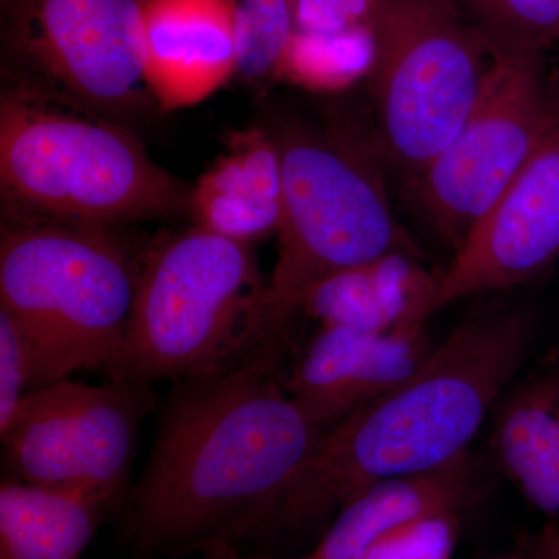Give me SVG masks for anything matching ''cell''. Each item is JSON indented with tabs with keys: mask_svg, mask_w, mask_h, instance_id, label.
Segmentation results:
<instances>
[{
	"mask_svg": "<svg viewBox=\"0 0 559 559\" xmlns=\"http://www.w3.org/2000/svg\"><path fill=\"white\" fill-rule=\"evenodd\" d=\"M283 345L180 381L131 492L128 539L146 554L234 546L283 528L286 499L323 433L278 384Z\"/></svg>",
	"mask_w": 559,
	"mask_h": 559,
	"instance_id": "1",
	"label": "cell"
},
{
	"mask_svg": "<svg viewBox=\"0 0 559 559\" xmlns=\"http://www.w3.org/2000/svg\"><path fill=\"white\" fill-rule=\"evenodd\" d=\"M532 341L528 311H474L409 378L323 430L290 488L283 527H305L377 481L429 473L468 454Z\"/></svg>",
	"mask_w": 559,
	"mask_h": 559,
	"instance_id": "2",
	"label": "cell"
},
{
	"mask_svg": "<svg viewBox=\"0 0 559 559\" xmlns=\"http://www.w3.org/2000/svg\"><path fill=\"white\" fill-rule=\"evenodd\" d=\"M3 223L110 230L189 210L190 190L116 121L43 92L3 84Z\"/></svg>",
	"mask_w": 559,
	"mask_h": 559,
	"instance_id": "3",
	"label": "cell"
},
{
	"mask_svg": "<svg viewBox=\"0 0 559 559\" xmlns=\"http://www.w3.org/2000/svg\"><path fill=\"white\" fill-rule=\"evenodd\" d=\"M285 178L278 250L260 308L263 345L283 344L322 280L393 252L419 255L390 205L377 135L355 124L272 132Z\"/></svg>",
	"mask_w": 559,
	"mask_h": 559,
	"instance_id": "4",
	"label": "cell"
},
{
	"mask_svg": "<svg viewBox=\"0 0 559 559\" xmlns=\"http://www.w3.org/2000/svg\"><path fill=\"white\" fill-rule=\"evenodd\" d=\"M264 285L252 245L200 226L154 242L138 263L134 301L110 378L186 381L263 347Z\"/></svg>",
	"mask_w": 559,
	"mask_h": 559,
	"instance_id": "5",
	"label": "cell"
},
{
	"mask_svg": "<svg viewBox=\"0 0 559 559\" xmlns=\"http://www.w3.org/2000/svg\"><path fill=\"white\" fill-rule=\"evenodd\" d=\"M138 264L110 230L3 223L0 311L31 349L33 389L119 362Z\"/></svg>",
	"mask_w": 559,
	"mask_h": 559,
	"instance_id": "6",
	"label": "cell"
},
{
	"mask_svg": "<svg viewBox=\"0 0 559 559\" xmlns=\"http://www.w3.org/2000/svg\"><path fill=\"white\" fill-rule=\"evenodd\" d=\"M373 44L374 135L414 179L468 119L495 57L457 0H377Z\"/></svg>",
	"mask_w": 559,
	"mask_h": 559,
	"instance_id": "7",
	"label": "cell"
},
{
	"mask_svg": "<svg viewBox=\"0 0 559 559\" xmlns=\"http://www.w3.org/2000/svg\"><path fill=\"white\" fill-rule=\"evenodd\" d=\"M7 81L98 116L154 102L143 75L142 0H5Z\"/></svg>",
	"mask_w": 559,
	"mask_h": 559,
	"instance_id": "8",
	"label": "cell"
},
{
	"mask_svg": "<svg viewBox=\"0 0 559 559\" xmlns=\"http://www.w3.org/2000/svg\"><path fill=\"white\" fill-rule=\"evenodd\" d=\"M476 105L414 182L418 207L457 252L538 146L559 100L546 55H492Z\"/></svg>",
	"mask_w": 559,
	"mask_h": 559,
	"instance_id": "9",
	"label": "cell"
},
{
	"mask_svg": "<svg viewBox=\"0 0 559 559\" xmlns=\"http://www.w3.org/2000/svg\"><path fill=\"white\" fill-rule=\"evenodd\" d=\"M146 385L61 380L28 390L2 436L14 479L108 503L127 481Z\"/></svg>",
	"mask_w": 559,
	"mask_h": 559,
	"instance_id": "10",
	"label": "cell"
},
{
	"mask_svg": "<svg viewBox=\"0 0 559 559\" xmlns=\"http://www.w3.org/2000/svg\"><path fill=\"white\" fill-rule=\"evenodd\" d=\"M559 260V103L524 167L437 275L430 318L448 305L520 286Z\"/></svg>",
	"mask_w": 559,
	"mask_h": 559,
	"instance_id": "11",
	"label": "cell"
},
{
	"mask_svg": "<svg viewBox=\"0 0 559 559\" xmlns=\"http://www.w3.org/2000/svg\"><path fill=\"white\" fill-rule=\"evenodd\" d=\"M430 352L425 330L378 334L322 326L290 374L288 392L325 430L409 378Z\"/></svg>",
	"mask_w": 559,
	"mask_h": 559,
	"instance_id": "12",
	"label": "cell"
},
{
	"mask_svg": "<svg viewBox=\"0 0 559 559\" xmlns=\"http://www.w3.org/2000/svg\"><path fill=\"white\" fill-rule=\"evenodd\" d=\"M143 75L164 110L198 105L237 73L234 0H142Z\"/></svg>",
	"mask_w": 559,
	"mask_h": 559,
	"instance_id": "13",
	"label": "cell"
},
{
	"mask_svg": "<svg viewBox=\"0 0 559 559\" xmlns=\"http://www.w3.org/2000/svg\"><path fill=\"white\" fill-rule=\"evenodd\" d=\"M285 204L282 156L272 132L252 128L227 148L190 190L194 226L248 242L277 234Z\"/></svg>",
	"mask_w": 559,
	"mask_h": 559,
	"instance_id": "14",
	"label": "cell"
},
{
	"mask_svg": "<svg viewBox=\"0 0 559 559\" xmlns=\"http://www.w3.org/2000/svg\"><path fill=\"white\" fill-rule=\"evenodd\" d=\"M437 275L419 255L393 252L322 280L307 294L301 314L322 326L366 333H412L425 330Z\"/></svg>",
	"mask_w": 559,
	"mask_h": 559,
	"instance_id": "15",
	"label": "cell"
},
{
	"mask_svg": "<svg viewBox=\"0 0 559 559\" xmlns=\"http://www.w3.org/2000/svg\"><path fill=\"white\" fill-rule=\"evenodd\" d=\"M468 454L443 468L377 481L341 507L314 557L360 559L390 530L437 514L457 516L474 498Z\"/></svg>",
	"mask_w": 559,
	"mask_h": 559,
	"instance_id": "16",
	"label": "cell"
},
{
	"mask_svg": "<svg viewBox=\"0 0 559 559\" xmlns=\"http://www.w3.org/2000/svg\"><path fill=\"white\" fill-rule=\"evenodd\" d=\"M492 436L502 473L535 509L559 516V369L521 382L500 406Z\"/></svg>",
	"mask_w": 559,
	"mask_h": 559,
	"instance_id": "17",
	"label": "cell"
},
{
	"mask_svg": "<svg viewBox=\"0 0 559 559\" xmlns=\"http://www.w3.org/2000/svg\"><path fill=\"white\" fill-rule=\"evenodd\" d=\"M106 502L73 489L7 479L0 487V559H81Z\"/></svg>",
	"mask_w": 559,
	"mask_h": 559,
	"instance_id": "18",
	"label": "cell"
},
{
	"mask_svg": "<svg viewBox=\"0 0 559 559\" xmlns=\"http://www.w3.org/2000/svg\"><path fill=\"white\" fill-rule=\"evenodd\" d=\"M373 32L323 36L294 33L278 76L319 91L342 90L373 64Z\"/></svg>",
	"mask_w": 559,
	"mask_h": 559,
	"instance_id": "19",
	"label": "cell"
},
{
	"mask_svg": "<svg viewBox=\"0 0 559 559\" xmlns=\"http://www.w3.org/2000/svg\"><path fill=\"white\" fill-rule=\"evenodd\" d=\"M492 55H547L559 47V0H457Z\"/></svg>",
	"mask_w": 559,
	"mask_h": 559,
	"instance_id": "20",
	"label": "cell"
},
{
	"mask_svg": "<svg viewBox=\"0 0 559 559\" xmlns=\"http://www.w3.org/2000/svg\"><path fill=\"white\" fill-rule=\"evenodd\" d=\"M237 73L249 81L278 76L296 33L297 0H234Z\"/></svg>",
	"mask_w": 559,
	"mask_h": 559,
	"instance_id": "21",
	"label": "cell"
},
{
	"mask_svg": "<svg viewBox=\"0 0 559 559\" xmlns=\"http://www.w3.org/2000/svg\"><path fill=\"white\" fill-rule=\"evenodd\" d=\"M457 516L437 514L390 530L370 544L360 559H451Z\"/></svg>",
	"mask_w": 559,
	"mask_h": 559,
	"instance_id": "22",
	"label": "cell"
},
{
	"mask_svg": "<svg viewBox=\"0 0 559 559\" xmlns=\"http://www.w3.org/2000/svg\"><path fill=\"white\" fill-rule=\"evenodd\" d=\"M33 384V362L21 330L7 312L0 311V432L16 414Z\"/></svg>",
	"mask_w": 559,
	"mask_h": 559,
	"instance_id": "23",
	"label": "cell"
},
{
	"mask_svg": "<svg viewBox=\"0 0 559 559\" xmlns=\"http://www.w3.org/2000/svg\"><path fill=\"white\" fill-rule=\"evenodd\" d=\"M377 0H297L296 32L345 35L373 32Z\"/></svg>",
	"mask_w": 559,
	"mask_h": 559,
	"instance_id": "24",
	"label": "cell"
},
{
	"mask_svg": "<svg viewBox=\"0 0 559 559\" xmlns=\"http://www.w3.org/2000/svg\"><path fill=\"white\" fill-rule=\"evenodd\" d=\"M530 555L535 559H559V516L547 520L533 540Z\"/></svg>",
	"mask_w": 559,
	"mask_h": 559,
	"instance_id": "25",
	"label": "cell"
},
{
	"mask_svg": "<svg viewBox=\"0 0 559 559\" xmlns=\"http://www.w3.org/2000/svg\"><path fill=\"white\" fill-rule=\"evenodd\" d=\"M205 559H242L240 554L235 550L234 546H227V544H223V546L212 547L207 551H204Z\"/></svg>",
	"mask_w": 559,
	"mask_h": 559,
	"instance_id": "26",
	"label": "cell"
},
{
	"mask_svg": "<svg viewBox=\"0 0 559 559\" xmlns=\"http://www.w3.org/2000/svg\"><path fill=\"white\" fill-rule=\"evenodd\" d=\"M500 559H528V555H525V551H518V554L509 555V557Z\"/></svg>",
	"mask_w": 559,
	"mask_h": 559,
	"instance_id": "27",
	"label": "cell"
},
{
	"mask_svg": "<svg viewBox=\"0 0 559 559\" xmlns=\"http://www.w3.org/2000/svg\"><path fill=\"white\" fill-rule=\"evenodd\" d=\"M253 559H286V558H267V557H263V558H253ZM293 559H319V558H316L314 555H310V557H307V558H293Z\"/></svg>",
	"mask_w": 559,
	"mask_h": 559,
	"instance_id": "28",
	"label": "cell"
},
{
	"mask_svg": "<svg viewBox=\"0 0 559 559\" xmlns=\"http://www.w3.org/2000/svg\"><path fill=\"white\" fill-rule=\"evenodd\" d=\"M528 559H535V558H533L532 555L528 554Z\"/></svg>",
	"mask_w": 559,
	"mask_h": 559,
	"instance_id": "29",
	"label": "cell"
}]
</instances>
